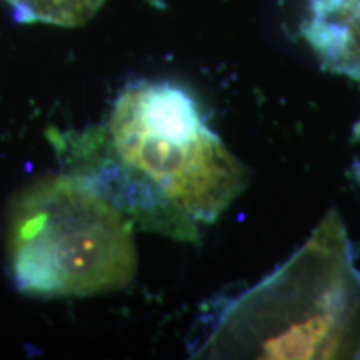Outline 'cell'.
<instances>
[{"label":"cell","mask_w":360,"mask_h":360,"mask_svg":"<svg viewBox=\"0 0 360 360\" xmlns=\"http://www.w3.org/2000/svg\"><path fill=\"white\" fill-rule=\"evenodd\" d=\"M69 172L89 180L142 231L197 242L245 191L249 172L170 82L125 87L105 122L60 139Z\"/></svg>","instance_id":"cell-1"},{"label":"cell","mask_w":360,"mask_h":360,"mask_svg":"<svg viewBox=\"0 0 360 360\" xmlns=\"http://www.w3.org/2000/svg\"><path fill=\"white\" fill-rule=\"evenodd\" d=\"M193 357L360 359V270L328 210L267 277L205 315Z\"/></svg>","instance_id":"cell-2"},{"label":"cell","mask_w":360,"mask_h":360,"mask_svg":"<svg viewBox=\"0 0 360 360\" xmlns=\"http://www.w3.org/2000/svg\"><path fill=\"white\" fill-rule=\"evenodd\" d=\"M6 245L13 285L30 297L110 294L137 272L132 220L69 170L35 180L13 199Z\"/></svg>","instance_id":"cell-3"},{"label":"cell","mask_w":360,"mask_h":360,"mask_svg":"<svg viewBox=\"0 0 360 360\" xmlns=\"http://www.w3.org/2000/svg\"><path fill=\"white\" fill-rule=\"evenodd\" d=\"M302 34L326 69L360 84V0H307Z\"/></svg>","instance_id":"cell-4"},{"label":"cell","mask_w":360,"mask_h":360,"mask_svg":"<svg viewBox=\"0 0 360 360\" xmlns=\"http://www.w3.org/2000/svg\"><path fill=\"white\" fill-rule=\"evenodd\" d=\"M13 19L22 24L57 27L84 25L96 15L105 0H6Z\"/></svg>","instance_id":"cell-5"}]
</instances>
